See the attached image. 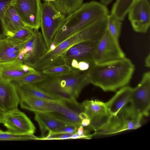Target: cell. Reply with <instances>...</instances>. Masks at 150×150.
Segmentation results:
<instances>
[{"label": "cell", "mask_w": 150, "mask_h": 150, "mask_svg": "<svg viewBox=\"0 0 150 150\" xmlns=\"http://www.w3.org/2000/svg\"><path fill=\"white\" fill-rule=\"evenodd\" d=\"M41 71L23 63L18 59L12 61L0 62V80L11 82L31 73Z\"/></svg>", "instance_id": "obj_13"}, {"label": "cell", "mask_w": 150, "mask_h": 150, "mask_svg": "<svg viewBox=\"0 0 150 150\" xmlns=\"http://www.w3.org/2000/svg\"><path fill=\"white\" fill-rule=\"evenodd\" d=\"M24 43L20 44L15 42L6 37L0 39V59L13 52L20 51Z\"/></svg>", "instance_id": "obj_24"}, {"label": "cell", "mask_w": 150, "mask_h": 150, "mask_svg": "<svg viewBox=\"0 0 150 150\" xmlns=\"http://www.w3.org/2000/svg\"><path fill=\"white\" fill-rule=\"evenodd\" d=\"M82 104L84 112L90 120L87 127L95 131L94 135H100L109 123L112 116L106 103L97 100H86Z\"/></svg>", "instance_id": "obj_7"}, {"label": "cell", "mask_w": 150, "mask_h": 150, "mask_svg": "<svg viewBox=\"0 0 150 150\" xmlns=\"http://www.w3.org/2000/svg\"><path fill=\"white\" fill-rule=\"evenodd\" d=\"M47 49L42 34L38 30L34 29L32 37L24 44L18 59L23 63L33 67Z\"/></svg>", "instance_id": "obj_9"}, {"label": "cell", "mask_w": 150, "mask_h": 150, "mask_svg": "<svg viewBox=\"0 0 150 150\" xmlns=\"http://www.w3.org/2000/svg\"><path fill=\"white\" fill-rule=\"evenodd\" d=\"M83 0H57L51 2L54 7L66 16L79 8Z\"/></svg>", "instance_id": "obj_22"}, {"label": "cell", "mask_w": 150, "mask_h": 150, "mask_svg": "<svg viewBox=\"0 0 150 150\" xmlns=\"http://www.w3.org/2000/svg\"><path fill=\"white\" fill-rule=\"evenodd\" d=\"M134 70L133 63L125 57L105 63H93L85 73L90 83L105 91H115L127 86Z\"/></svg>", "instance_id": "obj_1"}, {"label": "cell", "mask_w": 150, "mask_h": 150, "mask_svg": "<svg viewBox=\"0 0 150 150\" xmlns=\"http://www.w3.org/2000/svg\"><path fill=\"white\" fill-rule=\"evenodd\" d=\"M40 0H14L12 4L25 26L34 29L40 27Z\"/></svg>", "instance_id": "obj_10"}, {"label": "cell", "mask_w": 150, "mask_h": 150, "mask_svg": "<svg viewBox=\"0 0 150 150\" xmlns=\"http://www.w3.org/2000/svg\"><path fill=\"white\" fill-rule=\"evenodd\" d=\"M38 138L33 134H20L0 130V140H37Z\"/></svg>", "instance_id": "obj_29"}, {"label": "cell", "mask_w": 150, "mask_h": 150, "mask_svg": "<svg viewBox=\"0 0 150 150\" xmlns=\"http://www.w3.org/2000/svg\"><path fill=\"white\" fill-rule=\"evenodd\" d=\"M107 30L113 39L119 42V39L120 35L122 23L113 15L110 13L107 16Z\"/></svg>", "instance_id": "obj_26"}, {"label": "cell", "mask_w": 150, "mask_h": 150, "mask_svg": "<svg viewBox=\"0 0 150 150\" xmlns=\"http://www.w3.org/2000/svg\"><path fill=\"white\" fill-rule=\"evenodd\" d=\"M34 113L35 120L39 125L41 138L46 137L49 132L66 126L74 124L61 120L49 112H35Z\"/></svg>", "instance_id": "obj_16"}, {"label": "cell", "mask_w": 150, "mask_h": 150, "mask_svg": "<svg viewBox=\"0 0 150 150\" xmlns=\"http://www.w3.org/2000/svg\"><path fill=\"white\" fill-rule=\"evenodd\" d=\"M90 84L85 73L75 70L67 74L48 76L33 84L68 103H76L82 89Z\"/></svg>", "instance_id": "obj_4"}, {"label": "cell", "mask_w": 150, "mask_h": 150, "mask_svg": "<svg viewBox=\"0 0 150 150\" xmlns=\"http://www.w3.org/2000/svg\"><path fill=\"white\" fill-rule=\"evenodd\" d=\"M20 101L15 85L0 80V112L6 114L18 109Z\"/></svg>", "instance_id": "obj_14"}, {"label": "cell", "mask_w": 150, "mask_h": 150, "mask_svg": "<svg viewBox=\"0 0 150 150\" xmlns=\"http://www.w3.org/2000/svg\"><path fill=\"white\" fill-rule=\"evenodd\" d=\"M49 105V112L53 115L67 122L79 126L81 125L79 114L67 105L65 102L50 101Z\"/></svg>", "instance_id": "obj_17"}, {"label": "cell", "mask_w": 150, "mask_h": 150, "mask_svg": "<svg viewBox=\"0 0 150 150\" xmlns=\"http://www.w3.org/2000/svg\"><path fill=\"white\" fill-rule=\"evenodd\" d=\"M3 124L8 131L16 134H33L35 131V127L30 119L18 108L5 114Z\"/></svg>", "instance_id": "obj_12"}, {"label": "cell", "mask_w": 150, "mask_h": 150, "mask_svg": "<svg viewBox=\"0 0 150 150\" xmlns=\"http://www.w3.org/2000/svg\"><path fill=\"white\" fill-rule=\"evenodd\" d=\"M98 41H86L72 47L67 51L63 57L64 63H66L72 59L82 60L94 62L93 56Z\"/></svg>", "instance_id": "obj_15"}, {"label": "cell", "mask_w": 150, "mask_h": 150, "mask_svg": "<svg viewBox=\"0 0 150 150\" xmlns=\"http://www.w3.org/2000/svg\"><path fill=\"white\" fill-rule=\"evenodd\" d=\"M148 2L150 3V0H146Z\"/></svg>", "instance_id": "obj_39"}, {"label": "cell", "mask_w": 150, "mask_h": 150, "mask_svg": "<svg viewBox=\"0 0 150 150\" xmlns=\"http://www.w3.org/2000/svg\"><path fill=\"white\" fill-rule=\"evenodd\" d=\"M113 0H100L101 3L106 6L110 4Z\"/></svg>", "instance_id": "obj_37"}, {"label": "cell", "mask_w": 150, "mask_h": 150, "mask_svg": "<svg viewBox=\"0 0 150 150\" xmlns=\"http://www.w3.org/2000/svg\"><path fill=\"white\" fill-rule=\"evenodd\" d=\"M132 88L126 86L118 91L106 103L112 116L117 115L120 110L130 102Z\"/></svg>", "instance_id": "obj_18"}, {"label": "cell", "mask_w": 150, "mask_h": 150, "mask_svg": "<svg viewBox=\"0 0 150 150\" xmlns=\"http://www.w3.org/2000/svg\"><path fill=\"white\" fill-rule=\"evenodd\" d=\"M144 62L145 66L148 68H149L150 67V54L149 53L146 57Z\"/></svg>", "instance_id": "obj_34"}, {"label": "cell", "mask_w": 150, "mask_h": 150, "mask_svg": "<svg viewBox=\"0 0 150 150\" xmlns=\"http://www.w3.org/2000/svg\"><path fill=\"white\" fill-rule=\"evenodd\" d=\"M66 16L58 11L51 2L45 1L42 4L40 27L47 49L50 47Z\"/></svg>", "instance_id": "obj_6"}, {"label": "cell", "mask_w": 150, "mask_h": 150, "mask_svg": "<svg viewBox=\"0 0 150 150\" xmlns=\"http://www.w3.org/2000/svg\"><path fill=\"white\" fill-rule=\"evenodd\" d=\"M135 0H116L111 13L120 21L124 20Z\"/></svg>", "instance_id": "obj_23"}, {"label": "cell", "mask_w": 150, "mask_h": 150, "mask_svg": "<svg viewBox=\"0 0 150 150\" xmlns=\"http://www.w3.org/2000/svg\"><path fill=\"white\" fill-rule=\"evenodd\" d=\"M79 117L81 120L84 119L89 118L88 115L84 112H80L79 114Z\"/></svg>", "instance_id": "obj_36"}, {"label": "cell", "mask_w": 150, "mask_h": 150, "mask_svg": "<svg viewBox=\"0 0 150 150\" xmlns=\"http://www.w3.org/2000/svg\"><path fill=\"white\" fill-rule=\"evenodd\" d=\"M131 104L125 108L128 115L133 119H141L149 115L150 108V72L143 75L140 82L132 88L129 102Z\"/></svg>", "instance_id": "obj_5"}, {"label": "cell", "mask_w": 150, "mask_h": 150, "mask_svg": "<svg viewBox=\"0 0 150 150\" xmlns=\"http://www.w3.org/2000/svg\"><path fill=\"white\" fill-rule=\"evenodd\" d=\"M107 16L102 17L84 28L62 41L52 51L46 52L33 67L38 71L65 64L63 57L71 47L87 40H99L107 30Z\"/></svg>", "instance_id": "obj_2"}, {"label": "cell", "mask_w": 150, "mask_h": 150, "mask_svg": "<svg viewBox=\"0 0 150 150\" xmlns=\"http://www.w3.org/2000/svg\"><path fill=\"white\" fill-rule=\"evenodd\" d=\"M34 29L25 26L14 33L6 37L12 41L20 44H23L28 41L32 37Z\"/></svg>", "instance_id": "obj_25"}, {"label": "cell", "mask_w": 150, "mask_h": 150, "mask_svg": "<svg viewBox=\"0 0 150 150\" xmlns=\"http://www.w3.org/2000/svg\"><path fill=\"white\" fill-rule=\"evenodd\" d=\"M128 18L133 30L145 33L150 25V3L146 0H135L129 9Z\"/></svg>", "instance_id": "obj_11"}, {"label": "cell", "mask_w": 150, "mask_h": 150, "mask_svg": "<svg viewBox=\"0 0 150 150\" xmlns=\"http://www.w3.org/2000/svg\"><path fill=\"white\" fill-rule=\"evenodd\" d=\"M79 126L75 124L67 125L59 129L49 132L48 134H55L63 133L74 134L76 132Z\"/></svg>", "instance_id": "obj_31"}, {"label": "cell", "mask_w": 150, "mask_h": 150, "mask_svg": "<svg viewBox=\"0 0 150 150\" xmlns=\"http://www.w3.org/2000/svg\"><path fill=\"white\" fill-rule=\"evenodd\" d=\"M56 0H44V1L45 2H51L55 1Z\"/></svg>", "instance_id": "obj_38"}, {"label": "cell", "mask_w": 150, "mask_h": 150, "mask_svg": "<svg viewBox=\"0 0 150 150\" xmlns=\"http://www.w3.org/2000/svg\"><path fill=\"white\" fill-rule=\"evenodd\" d=\"M109 14L106 6L101 2L93 1L83 3L79 8L66 16L50 46V49L53 50L69 37Z\"/></svg>", "instance_id": "obj_3"}, {"label": "cell", "mask_w": 150, "mask_h": 150, "mask_svg": "<svg viewBox=\"0 0 150 150\" xmlns=\"http://www.w3.org/2000/svg\"><path fill=\"white\" fill-rule=\"evenodd\" d=\"M90 120L89 118L84 119L81 120V125L83 127H87L90 124Z\"/></svg>", "instance_id": "obj_33"}, {"label": "cell", "mask_w": 150, "mask_h": 150, "mask_svg": "<svg viewBox=\"0 0 150 150\" xmlns=\"http://www.w3.org/2000/svg\"><path fill=\"white\" fill-rule=\"evenodd\" d=\"M125 57L119 43L113 39L107 30L96 44L93 56L94 63H105Z\"/></svg>", "instance_id": "obj_8"}, {"label": "cell", "mask_w": 150, "mask_h": 150, "mask_svg": "<svg viewBox=\"0 0 150 150\" xmlns=\"http://www.w3.org/2000/svg\"><path fill=\"white\" fill-rule=\"evenodd\" d=\"M84 131L85 129H84L82 125H80L78 127L76 132L79 135H81L84 133Z\"/></svg>", "instance_id": "obj_35"}, {"label": "cell", "mask_w": 150, "mask_h": 150, "mask_svg": "<svg viewBox=\"0 0 150 150\" xmlns=\"http://www.w3.org/2000/svg\"><path fill=\"white\" fill-rule=\"evenodd\" d=\"M20 99L32 96L52 101L64 102L61 98L41 90L33 84H14Z\"/></svg>", "instance_id": "obj_19"}, {"label": "cell", "mask_w": 150, "mask_h": 150, "mask_svg": "<svg viewBox=\"0 0 150 150\" xmlns=\"http://www.w3.org/2000/svg\"><path fill=\"white\" fill-rule=\"evenodd\" d=\"M75 70L69 65L65 63L49 67L41 72L47 76H53L67 74Z\"/></svg>", "instance_id": "obj_27"}, {"label": "cell", "mask_w": 150, "mask_h": 150, "mask_svg": "<svg viewBox=\"0 0 150 150\" xmlns=\"http://www.w3.org/2000/svg\"><path fill=\"white\" fill-rule=\"evenodd\" d=\"M2 22L6 36L14 33L25 26L12 4L7 9Z\"/></svg>", "instance_id": "obj_20"}, {"label": "cell", "mask_w": 150, "mask_h": 150, "mask_svg": "<svg viewBox=\"0 0 150 150\" xmlns=\"http://www.w3.org/2000/svg\"><path fill=\"white\" fill-rule=\"evenodd\" d=\"M20 52H15L5 56L0 59V62H10L18 59Z\"/></svg>", "instance_id": "obj_32"}, {"label": "cell", "mask_w": 150, "mask_h": 150, "mask_svg": "<svg viewBox=\"0 0 150 150\" xmlns=\"http://www.w3.org/2000/svg\"><path fill=\"white\" fill-rule=\"evenodd\" d=\"M19 103L23 109L35 112H50L49 103L50 101L32 96L21 98Z\"/></svg>", "instance_id": "obj_21"}, {"label": "cell", "mask_w": 150, "mask_h": 150, "mask_svg": "<svg viewBox=\"0 0 150 150\" xmlns=\"http://www.w3.org/2000/svg\"><path fill=\"white\" fill-rule=\"evenodd\" d=\"M14 0H0V40L6 37V33L3 25V19L4 14L9 6Z\"/></svg>", "instance_id": "obj_30"}, {"label": "cell", "mask_w": 150, "mask_h": 150, "mask_svg": "<svg viewBox=\"0 0 150 150\" xmlns=\"http://www.w3.org/2000/svg\"><path fill=\"white\" fill-rule=\"evenodd\" d=\"M47 76L42 73H31L11 81L16 84H33L43 80Z\"/></svg>", "instance_id": "obj_28"}]
</instances>
